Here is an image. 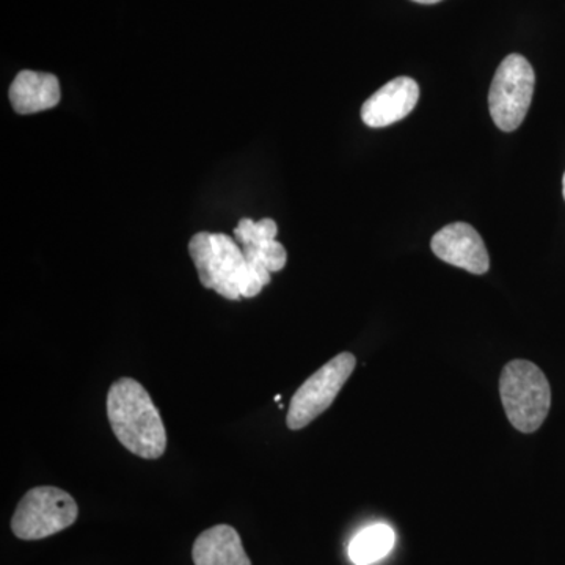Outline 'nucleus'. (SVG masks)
Wrapping results in <instances>:
<instances>
[{
    "label": "nucleus",
    "mask_w": 565,
    "mask_h": 565,
    "mask_svg": "<svg viewBox=\"0 0 565 565\" xmlns=\"http://www.w3.org/2000/svg\"><path fill=\"white\" fill-rule=\"evenodd\" d=\"M189 253L200 281L228 300L252 299L269 285L270 273L253 269L243 248L233 237L222 233H196Z\"/></svg>",
    "instance_id": "1"
},
{
    "label": "nucleus",
    "mask_w": 565,
    "mask_h": 565,
    "mask_svg": "<svg viewBox=\"0 0 565 565\" xmlns=\"http://www.w3.org/2000/svg\"><path fill=\"white\" fill-rule=\"evenodd\" d=\"M107 416L115 437L132 455L154 460L166 452V426L150 393L140 382L122 377L111 384Z\"/></svg>",
    "instance_id": "2"
},
{
    "label": "nucleus",
    "mask_w": 565,
    "mask_h": 565,
    "mask_svg": "<svg viewBox=\"0 0 565 565\" xmlns=\"http://www.w3.org/2000/svg\"><path fill=\"white\" fill-rule=\"evenodd\" d=\"M500 394L505 416L516 430L531 434L541 429L552 407V388L537 364L526 360L505 364Z\"/></svg>",
    "instance_id": "3"
},
{
    "label": "nucleus",
    "mask_w": 565,
    "mask_h": 565,
    "mask_svg": "<svg viewBox=\"0 0 565 565\" xmlns=\"http://www.w3.org/2000/svg\"><path fill=\"white\" fill-rule=\"evenodd\" d=\"M79 515L76 500L57 487H35L22 497L11 531L21 541H40L73 525Z\"/></svg>",
    "instance_id": "4"
},
{
    "label": "nucleus",
    "mask_w": 565,
    "mask_h": 565,
    "mask_svg": "<svg viewBox=\"0 0 565 565\" xmlns=\"http://www.w3.org/2000/svg\"><path fill=\"white\" fill-rule=\"evenodd\" d=\"M535 74L523 55L511 54L494 73L489 93L490 115L494 125L512 132L522 125L533 102Z\"/></svg>",
    "instance_id": "5"
},
{
    "label": "nucleus",
    "mask_w": 565,
    "mask_h": 565,
    "mask_svg": "<svg viewBox=\"0 0 565 565\" xmlns=\"http://www.w3.org/2000/svg\"><path fill=\"white\" fill-rule=\"evenodd\" d=\"M355 366V356L343 352L316 371L292 396L286 416L289 429H303L322 415L337 399L338 393L343 390Z\"/></svg>",
    "instance_id": "6"
},
{
    "label": "nucleus",
    "mask_w": 565,
    "mask_h": 565,
    "mask_svg": "<svg viewBox=\"0 0 565 565\" xmlns=\"http://www.w3.org/2000/svg\"><path fill=\"white\" fill-rule=\"evenodd\" d=\"M434 255L441 262L460 267L467 273L482 275L489 270L490 258L481 234L468 223L446 225L433 237Z\"/></svg>",
    "instance_id": "7"
},
{
    "label": "nucleus",
    "mask_w": 565,
    "mask_h": 565,
    "mask_svg": "<svg viewBox=\"0 0 565 565\" xmlns=\"http://www.w3.org/2000/svg\"><path fill=\"white\" fill-rule=\"evenodd\" d=\"M277 233V223L273 218H263L259 222L243 218L234 228V239L241 244L245 259L253 269L270 274L285 269L288 253L275 241Z\"/></svg>",
    "instance_id": "8"
},
{
    "label": "nucleus",
    "mask_w": 565,
    "mask_h": 565,
    "mask_svg": "<svg viewBox=\"0 0 565 565\" xmlns=\"http://www.w3.org/2000/svg\"><path fill=\"white\" fill-rule=\"evenodd\" d=\"M418 99L419 87L416 81L407 76L396 77L363 104L364 125L370 128H385L404 120L415 109Z\"/></svg>",
    "instance_id": "9"
},
{
    "label": "nucleus",
    "mask_w": 565,
    "mask_h": 565,
    "mask_svg": "<svg viewBox=\"0 0 565 565\" xmlns=\"http://www.w3.org/2000/svg\"><path fill=\"white\" fill-rule=\"evenodd\" d=\"M9 98L17 114H39L61 103V84L54 74L21 71L11 84Z\"/></svg>",
    "instance_id": "10"
},
{
    "label": "nucleus",
    "mask_w": 565,
    "mask_h": 565,
    "mask_svg": "<svg viewBox=\"0 0 565 565\" xmlns=\"http://www.w3.org/2000/svg\"><path fill=\"white\" fill-rule=\"evenodd\" d=\"M192 559L195 565H252L239 533L228 525L203 531L193 544Z\"/></svg>",
    "instance_id": "11"
},
{
    "label": "nucleus",
    "mask_w": 565,
    "mask_h": 565,
    "mask_svg": "<svg viewBox=\"0 0 565 565\" xmlns=\"http://www.w3.org/2000/svg\"><path fill=\"white\" fill-rule=\"evenodd\" d=\"M396 534L385 523L364 527L349 544V557L355 565H371L384 559L392 552Z\"/></svg>",
    "instance_id": "12"
},
{
    "label": "nucleus",
    "mask_w": 565,
    "mask_h": 565,
    "mask_svg": "<svg viewBox=\"0 0 565 565\" xmlns=\"http://www.w3.org/2000/svg\"><path fill=\"white\" fill-rule=\"evenodd\" d=\"M416 3H423V6H433V3L441 2V0H414Z\"/></svg>",
    "instance_id": "13"
},
{
    "label": "nucleus",
    "mask_w": 565,
    "mask_h": 565,
    "mask_svg": "<svg viewBox=\"0 0 565 565\" xmlns=\"http://www.w3.org/2000/svg\"><path fill=\"white\" fill-rule=\"evenodd\" d=\"M563 195H564V200H565V173H564V178H563Z\"/></svg>",
    "instance_id": "14"
}]
</instances>
